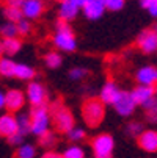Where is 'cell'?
<instances>
[{"label": "cell", "mask_w": 157, "mask_h": 158, "mask_svg": "<svg viewBox=\"0 0 157 158\" xmlns=\"http://www.w3.org/2000/svg\"><path fill=\"white\" fill-rule=\"evenodd\" d=\"M105 103L101 99H88L82 105V118L88 127H98L105 116Z\"/></svg>", "instance_id": "cell-1"}, {"label": "cell", "mask_w": 157, "mask_h": 158, "mask_svg": "<svg viewBox=\"0 0 157 158\" xmlns=\"http://www.w3.org/2000/svg\"><path fill=\"white\" fill-rule=\"evenodd\" d=\"M54 44L55 47L63 52H74L77 47L76 36L68 24V20L60 19L57 22V33L54 35Z\"/></svg>", "instance_id": "cell-2"}, {"label": "cell", "mask_w": 157, "mask_h": 158, "mask_svg": "<svg viewBox=\"0 0 157 158\" xmlns=\"http://www.w3.org/2000/svg\"><path fill=\"white\" fill-rule=\"evenodd\" d=\"M50 114H52V122L57 131L60 133H68L74 128V116L72 113L63 106L61 102H54L50 106Z\"/></svg>", "instance_id": "cell-3"}, {"label": "cell", "mask_w": 157, "mask_h": 158, "mask_svg": "<svg viewBox=\"0 0 157 158\" xmlns=\"http://www.w3.org/2000/svg\"><path fill=\"white\" fill-rule=\"evenodd\" d=\"M30 118H32V133L33 135L41 136L42 133H46L49 130L50 121H52V114H50V108L46 103L32 106Z\"/></svg>", "instance_id": "cell-4"}, {"label": "cell", "mask_w": 157, "mask_h": 158, "mask_svg": "<svg viewBox=\"0 0 157 158\" xmlns=\"http://www.w3.org/2000/svg\"><path fill=\"white\" fill-rule=\"evenodd\" d=\"M91 147H93L94 158H111L115 141L108 133H102V135H98V136L93 139Z\"/></svg>", "instance_id": "cell-5"}, {"label": "cell", "mask_w": 157, "mask_h": 158, "mask_svg": "<svg viewBox=\"0 0 157 158\" xmlns=\"http://www.w3.org/2000/svg\"><path fill=\"white\" fill-rule=\"evenodd\" d=\"M137 105L138 103H137L135 97H133V94L132 93H127V91H121L120 96L116 97L115 103H113L116 113H118V114H121V116H130L132 113L135 111V106Z\"/></svg>", "instance_id": "cell-6"}, {"label": "cell", "mask_w": 157, "mask_h": 158, "mask_svg": "<svg viewBox=\"0 0 157 158\" xmlns=\"http://www.w3.org/2000/svg\"><path fill=\"white\" fill-rule=\"evenodd\" d=\"M137 46L143 53H152L157 50V30H145L137 38Z\"/></svg>", "instance_id": "cell-7"}, {"label": "cell", "mask_w": 157, "mask_h": 158, "mask_svg": "<svg viewBox=\"0 0 157 158\" xmlns=\"http://www.w3.org/2000/svg\"><path fill=\"white\" fill-rule=\"evenodd\" d=\"M25 94H27L28 102H30L33 106H36V105H44V103H46V99H47L46 88H44L41 83H38V81L28 83Z\"/></svg>", "instance_id": "cell-8"}, {"label": "cell", "mask_w": 157, "mask_h": 158, "mask_svg": "<svg viewBox=\"0 0 157 158\" xmlns=\"http://www.w3.org/2000/svg\"><path fill=\"white\" fill-rule=\"evenodd\" d=\"M135 78L140 85H148V86H155L157 85V67L154 66H143L137 71Z\"/></svg>", "instance_id": "cell-9"}, {"label": "cell", "mask_w": 157, "mask_h": 158, "mask_svg": "<svg viewBox=\"0 0 157 158\" xmlns=\"http://www.w3.org/2000/svg\"><path fill=\"white\" fill-rule=\"evenodd\" d=\"M7 96V106L10 111H19L22 106L25 105V96L22 91H19V89H10L8 93H5Z\"/></svg>", "instance_id": "cell-10"}, {"label": "cell", "mask_w": 157, "mask_h": 158, "mask_svg": "<svg viewBox=\"0 0 157 158\" xmlns=\"http://www.w3.org/2000/svg\"><path fill=\"white\" fill-rule=\"evenodd\" d=\"M19 131V122H17V118H14L13 114H3L0 118V135L5 138L11 136V135L17 133Z\"/></svg>", "instance_id": "cell-11"}, {"label": "cell", "mask_w": 157, "mask_h": 158, "mask_svg": "<svg viewBox=\"0 0 157 158\" xmlns=\"http://www.w3.org/2000/svg\"><path fill=\"white\" fill-rule=\"evenodd\" d=\"M105 10H107L105 0H91L89 3H86L83 6V14L89 20H96V19H99L104 14Z\"/></svg>", "instance_id": "cell-12"}, {"label": "cell", "mask_w": 157, "mask_h": 158, "mask_svg": "<svg viewBox=\"0 0 157 158\" xmlns=\"http://www.w3.org/2000/svg\"><path fill=\"white\" fill-rule=\"evenodd\" d=\"M138 146L146 152H157V131L155 130H145L138 136Z\"/></svg>", "instance_id": "cell-13"}, {"label": "cell", "mask_w": 157, "mask_h": 158, "mask_svg": "<svg viewBox=\"0 0 157 158\" xmlns=\"http://www.w3.org/2000/svg\"><path fill=\"white\" fill-rule=\"evenodd\" d=\"M120 93H121V89H120L113 81H108V83H105V85L102 86L101 94H99V99H101L105 105H113L115 100H116V97L120 96Z\"/></svg>", "instance_id": "cell-14"}, {"label": "cell", "mask_w": 157, "mask_h": 158, "mask_svg": "<svg viewBox=\"0 0 157 158\" xmlns=\"http://www.w3.org/2000/svg\"><path fill=\"white\" fill-rule=\"evenodd\" d=\"M22 11L27 19H38L44 11V2L42 0H25L22 5Z\"/></svg>", "instance_id": "cell-15"}, {"label": "cell", "mask_w": 157, "mask_h": 158, "mask_svg": "<svg viewBox=\"0 0 157 158\" xmlns=\"http://www.w3.org/2000/svg\"><path fill=\"white\" fill-rule=\"evenodd\" d=\"M133 97H135L138 105H143L145 102H148L149 99L155 97V86H148V85H140L132 91Z\"/></svg>", "instance_id": "cell-16"}, {"label": "cell", "mask_w": 157, "mask_h": 158, "mask_svg": "<svg viewBox=\"0 0 157 158\" xmlns=\"http://www.w3.org/2000/svg\"><path fill=\"white\" fill-rule=\"evenodd\" d=\"M79 8H80V6H77L74 2H71V0H64V2L60 3L58 16H60V19L69 22V20L76 19V16H77V13H79Z\"/></svg>", "instance_id": "cell-17"}, {"label": "cell", "mask_w": 157, "mask_h": 158, "mask_svg": "<svg viewBox=\"0 0 157 158\" xmlns=\"http://www.w3.org/2000/svg\"><path fill=\"white\" fill-rule=\"evenodd\" d=\"M20 46H22V42L17 38H3L2 44H0V50H2L3 55L11 56V55H16L20 50Z\"/></svg>", "instance_id": "cell-18"}, {"label": "cell", "mask_w": 157, "mask_h": 158, "mask_svg": "<svg viewBox=\"0 0 157 158\" xmlns=\"http://www.w3.org/2000/svg\"><path fill=\"white\" fill-rule=\"evenodd\" d=\"M14 77L19 78V80H33L35 78V69H32L28 64L19 63V64H16Z\"/></svg>", "instance_id": "cell-19"}, {"label": "cell", "mask_w": 157, "mask_h": 158, "mask_svg": "<svg viewBox=\"0 0 157 158\" xmlns=\"http://www.w3.org/2000/svg\"><path fill=\"white\" fill-rule=\"evenodd\" d=\"M3 16L7 20L10 22H17L22 20L25 16H24V11H22V8H16V6H5L3 8Z\"/></svg>", "instance_id": "cell-20"}, {"label": "cell", "mask_w": 157, "mask_h": 158, "mask_svg": "<svg viewBox=\"0 0 157 158\" xmlns=\"http://www.w3.org/2000/svg\"><path fill=\"white\" fill-rule=\"evenodd\" d=\"M17 122H19V133H22L25 136L27 133H32V118H30V113L25 114V113H22V114L17 116Z\"/></svg>", "instance_id": "cell-21"}, {"label": "cell", "mask_w": 157, "mask_h": 158, "mask_svg": "<svg viewBox=\"0 0 157 158\" xmlns=\"http://www.w3.org/2000/svg\"><path fill=\"white\" fill-rule=\"evenodd\" d=\"M36 147L32 144H20L16 150V158H35Z\"/></svg>", "instance_id": "cell-22"}, {"label": "cell", "mask_w": 157, "mask_h": 158, "mask_svg": "<svg viewBox=\"0 0 157 158\" xmlns=\"http://www.w3.org/2000/svg\"><path fill=\"white\" fill-rule=\"evenodd\" d=\"M14 69H16L14 61H11L10 58H2V61H0V74L3 77H14Z\"/></svg>", "instance_id": "cell-23"}, {"label": "cell", "mask_w": 157, "mask_h": 158, "mask_svg": "<svg viewBox=\"0 0 157 158\" xmlns=\"http://www.w3.org/2000/svg\"><path fill=\"white\" fill-rule=\"evenodd\" d=\"M38 138H39V144L44 149H50V147H54L57 144V136H55V133L50 131V130H47L46 133H42L41 136H38Z\"/></svg>", "instance_id": "cell-24"}, {"label": "cell", "mask_w": 157, "mask_h": 158, "mask_svg": "<svg viewBox=\"0 0 157 158\" xmlns=\"http://www.w3.org/2000/svg\"><path fill=\"white\" fill-rule=\"evenodd\" d=\"M0 30H2V36L3 38H16L19 35L17 24H16V22H10V20H7Z\"/></svg>", "instance_id": "cell-25"}, {"label": "cell", "mask_w": 157, "mask_h": 158, "mask_svg": "<svg viewBox=\"0 0 157 158\" xmlns=\"http://www.w3.org/2000/svg\"><path fill=\"white\" fill-rule=\"evenodd\" d=\"M44 63H46V66L50 67V69H57V67L61 66L63 60H61L60 53H57V52H49V53L46 55V58H44Z\"/></svg>", "instance_id": "cell-26"}, {"label": "cell", "mask_w": 157, "mask_h": 158, "mask_svg": "<svg viewBox=\"0 0 157 158\" xmlns=\"http://www.w3.org/2000/svg\"><path fill=\"white\" fill-rule=\"evenodd\" d=\"M63 156L64 158H85V152L79 146H71L63 152Z\"/></svg>", "instance_id": "cell-27"}, {"label": "cell", "mask_w": 157, "mask_h": 158, "mask_svg": "<svg viewBox=\"0 0 157 158\" xmlns=\"http://www.w3.org/2000/svg\"><path fill=\"white\" fill-rule=\"evenodd\" d=\"M66 135H68V139L72 141V143H79V141H82L85 138V131L82 128H79V127H74L71 131H68Z\"/></svg>", "instance_id": "cell-28"}, {"label": "cell", "mask_w": 157, "mask_h": 158, "mask_svg": "<svg viewBox=\"0 0 157 158\" xmlns=\"http://www.w3.org/2000/svg\"><path fill=\"white\" fill-rule=\"evenodd\" d=\"M143 131H145V128H143V125L140 122H130L127 125V133L130 135V136H137L138 138Z\"/></svg>", "instance_id": "cell-29"}, {"label": "cell", "mask_w": 157, "mask_h": 158, "mask_svg": "<svg viewBox=\"0 0 157 158\" xmlns=\"http://www.w3.org/2000/svg\"><path fill=\"white\" fill-rule=\"evenodd\" d=\"M142 6L148 10L151 16L157 17V0H142Z\"/></svg>", "instance_id": "cell-30"}, {"label": "cell", "mask_w": 157, "mask_h": 158, "mask_svg": "<svg viewBox=\"0 0 157 158\" xmlns=\"http://www.w3.org/2000/svg\"><path fill=\"white\" fill-rule=\"evenodd\" d=\"M124 3H126V0H105V6L110 11H120V10H123Z\"/></svg>", "instance_id": "cell-31"}, {"label": "cell", "mask_w": 157, "mask_h": 158, "mask_svg": "<svg viewBox=\"0 0 157 158\" xmlns=\"http://www.w3.org/2000/svg\"><path fill=\"white\" fill-rule=\"evenodd\" d=\"M30 30H32V25H30V22H28V20L22 19V20L17 22V31H19V35L25 36V35L30 33Z\"/></svg>", "instance_id": "cell-32"}, {"label": "cell", "mask_w": 157, "mask_h": 158, "mask_svg": "<svg viewBox=\"0 0 157 158\" xmlns=\"http://www.w3.org/2000/svg\"><path fill=\"white\" fill-rule=\"evenodd\" d=\"M86 74H88V71L83 69V67H74V69H71V72H69V77L72 80H82Z\"/></svg>", "instance_id": "cell-33"}, {"label": "cell", "mask_w": 157, "mask_h": 158, "mask_svg": "<svg viewBox=\"0 0 157 158\" xmlns=\"http://www.w3.org/2000/svg\"><path fill=\"white\" fill-rule=\"evenodd\" d=\"M22 139H24V135L19 133V131L7 138V141H8V144H10V146H20V144H22Z\"/></svg>", "instance_id": "cell-34"}, {"label": "cell", "mask_w": 157, "mask_h": 158, "mask_svg": "<svg viewBox=\"0 0 157 158\" xmlns=\"http://www.w3.org/2000/svg\"><path fill=\"white\" fill-rule=\"evenodd\" d=\"M146 119L149 122H157V106H154L151 110H146Z\"/></svg>", "instance_id": "cell-35"}, {"label": "cell", "mask_w": 157, "mask_h": 158, "mask_svg": "<svg viewBox=\"0 0 157 158\" xmlns=\"http://www.w3.org/2000/svg\"><path fill=\"white\" fill-rule=\"evenodd\" d=\"M25 3V0H5V6H16L22 8V5Z\"/></svg>", "instance_id": "cell-36"}, {"label": "cell", "mask_w": 157, "mask_h": 158, "mask_svg": "<svg viewBox=\"0 0 157 158\" xmlns=\"http://www.w3.org/2000/svg\"><path fill=\"white\" fill-rule=\"evenodd\" d=\"M41 158H64L63 153H58V152H54V150H47V152H44Z\"/></svg>", "instance_id": "cell-37"}, {"label": "cell", "mask_w": 157, "mask_h": 158, "mask_svg": "<svg viewBox=\"0 0 157 158\" xmlns=\"http://www.w3.org/2000/svg\"><path fill=\"white\" fill-rule=\"evenodd\" d=\"M142 106H143L145 110H151V108L157 106V97H152V99H149V100H148V102H145Z\"/></svg>", "instance_id": "cell-38"}, {"label": "cell", "mask_w": 157, "mask_h": 158, "mask_svg": "<svg viewBox=\"0 0 157 158\" xmlns=\"http://www.w3.org/2000/svg\"><path fill=\"white\" fill-rule=\"evenodd\" d=\"M71 2H74L77 6H80V8H83L86 3H89V2H91V0H71Z\"/></svg>", "instance_id": "cell-39"}, {"label": "cell", "mask_w": 157, "mask_h": 158, "mask_svg": "<svg viewBox=\"0 0 157 158\" xmlns=\"http://www.w3.org/2000/svg\"><path fill=\"white\" fill-rule=\"evenodd\" d=\"M0 106H2V108L7 106V96H5V93L0 94Z\"/></svg>", "instance_id": "cell-40"}, {"label": "cell", "mask_w": 157, "mask_h": 158, "mask_svg": "<svg viewBox=\"0 0 157 158\" xmlns=\"http://www.w3.org/2000/svg\"><path fill=\"white\" fill-rule=\"evenodd\" d=\"M55 2H60L61 3V2H64V0H55Z\"/></svg>", "instance_id": "cell-41"}, {"label": "cell", "mask_w": 157, "mask_h": 158, "mask_svg": "<svg viewBox=\"0 0 157 158\" xmlns=\"http://www.w3.org/2000/svg\"><path fill=\"white\" fill-rule=\"evenodd\" d=\"M155 96H157V85H155Z\"/></svg>", "instance_id": "cell-42"}, {"label": "cell", "mask_w": 157, "mask_h": 158, "mask_svg": "<svg viewBox=\"0 0 157 158\" xmlns=\"http://www.w3.org/2000/svg\"><path fill=\"white\" fill-rule=\"evenodd\" d=\"M155 30H157V25H155Z\"/></svg>", "instance_id": "cell-43"}]
</instances>
